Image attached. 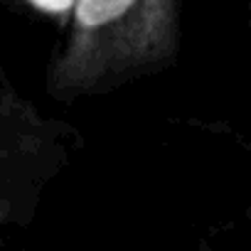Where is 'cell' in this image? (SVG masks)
Returning a JSON list of instances; mask_svg holds the SVG:
<instances>
[{
    "label": "cell",
    "mask_w": 251,
    "mask_h": 251,
    "mask_svg": "<svg viewBox=\"0 0 251 251\" xmlns=\"http://www.w3.org/2000/svg\"><path fill=\"white\" fill-rule=\"evenodd\" d=\"M47 67V94L72 103L168 69L180 54V0H74Z\"/></svg>",
    "instance_id": "6da1fadb"
},
{
    "label": "cell",
    "mask_w": 251,
    "mask_h": 251,
    "mask_svg": "<svg viewBox=\"0 0 251 251\" xmlns=\"http://www.w3.org/2000/svg\"><path fill=\"white\" fill-rule=\"evenodd\" d=\"M76 131L45 116L13 84L0 59V231L27 226L67 168Z\"/></svg>",
    "instance_id": "7a4b0ae2"
},
{
    "label": "cell",
    "mask_w": 251,
    "mask_h": 251,
    "mask_svg": "<svg viewBox=\"0 0 251 251\" xmlns=\"http://www.w3.org/2000/svg\"><path fill=\"white\" fill-rule=\"evenodd\" d=\"M13 3L20 5V8H25V10H30V13H37V15H45V18H54L59 23H67L74 0H13Z\"/></svg>",
    "instance_id": "3957f363"
}]
</instances>
